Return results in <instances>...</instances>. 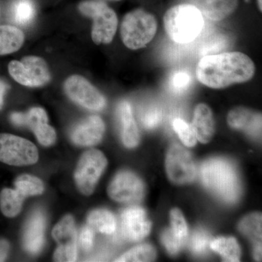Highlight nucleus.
Returning a JSON list of instances; mask_svg holds the SVG:
<instances>
[{
	"label": "nucleus",
	"instance_id": "f257e3e1",
	"mask_svg": "<svg viewBox=\"0 0 262 262\" xmlns=\"http://www.w3.org/2000/svg\"><path fill=\"white\" fill-rule=\"evenodd\" d=\"M256 67L250 57L241 52H228L203 57L196 67L201 83L214 89L244 83L253 78Z\"/></svg>",
	"mask_w": 262,
	"mask_h": 262
},
{
	"label": "nucleus",
	"instance_id": "f03ea898",
	"mask_svg": "<svg viewBox=\"0 0 262 262\" xmlns=\"http://www.w3.org/2000/svg\"><path fill=\"white\" fill-rule=\"evenodd\" d=\"M201 177L205 187L225 203H234L241 195L238 173L229 160L220 158L206 160L202 165Z\"/></svg>",
	"mask_w": 262,
	"mask_h": 262
},
{
	"label": "nucleus",
	"instance_id": "7ed1b4c3",
	"mask_svg": "<svg viewBox=\"0 0 262 262\" xmlns=\"http://www.w3.org/2000/svg\"><path fill=\"white\" fill-rule=\"evenodd\" d=\"M164 28L175 42L186 44L192 42L204 27L203 14L191 4L175 5L167 10L163 17Z\"/></svg>",
	"mask_w": 262,
	"mask_h": 262
},
{
	"label": "nucleus",
	"instance_id": "20e7f679",
	"mask_svg": "<svg viewBox=\"0 0 262 262\" xmlns=\"http://www.w3.org/2000/svg\"><path fill=\"white\" fill-rule=\"evenodd\" d=\"M157 29L158 23L154 15L139 8L124 16L120 26V35L127 48L139 50L152 40Z\"/></svg>",
	"mask_w": 262,
	"mask_h": 262
},
{
	"label": "nucleus",
	"instance_id": "39448f33",
	"mask_svg": "<svg viewBox=\"0 0 262 262\" xmlns=\"http://www.w3.org/2000/svg\"><path fill=\"white\" fill-rule=\"evenodd\" d=\"M79 10L85 16L93 19L92 39L95 44H110L116 34L118 18L112 8L101 1H84Z\"/></svg>",
	"mask_w": 262,
	"mask_h": 262
},
{
	"label": "nucleus",
	"instance_id": "423d86ee",
	"mask_svg": "<svg viewBox=\"0 0 262 262\" xmlns=\"http://www.w3.org/2000/svg\"><path fill=\"white\" fill-rule=\"evenodd\" d=\"M107 165V160L101 151L90 149L81 156L75 170L76 185L84 195L94 192L98 181Z\"/></svg>",
	"mask_w": 262,
	"mask_h": 262
},
{
	"label": "nucleus",
	"instance_id": "0eeeda50",
	"mask_svg": "<svg viewBox=\"0 0 262 262\" xmlns=\"http://www.w3.org/2000/svg\"><path fill=\"white\" fill-rule=\"evenodd\" d=\"M38 159V150L31 141L12 134H0V162L24 166L34 165Z\"/></svg>",
	"mask_w": 262,
	"mask_h": 262
},
{
	"label": "nucleus",
	"instance_id": "6e6552de",
	"mask_svg": "<svg viewBox=\"0 0 262 262\" xmlns=\"http://www.w3.org/2000/svg\"><path fill=\"white\" fill-rule=\"evenodd\" d=\"M8 71L16 82L28 87L45 85L51 80L47 63L37 56H26L21 61L10 62Z\"/></svg>",
	"mask_w": 262,
	"mask_h": 262
},
{
	"label": "nucleus",
	"instance_id": "1a4fd4ad",
	"mask_svg": "<svg viewBox=\"0 0 262 262\" xmlns=\"http://www.w3.org/2000/svg\"><path fill=\"white\" fill-rule=\"evenodd\" d=\"M64 91L72 101L88 110L99 111L106 106L103 95L82 76L69 77L64 83Z\"/></svg>",
	"mask_w": 262,
	"mask_h": 262
},
{
	"label": "nucleus",
	"instance_id": "9d476101",
	"mask_svg": "<svg viewBox=\"0 0 262 262\" xmlns=\"http://www.w3.org/2000/svg\"><path fill=\"white\" fill-rule=\"evenodd\" d=\"M165 168L169 179L176 184H187L196 177V164L192 155L179 144H173L169 148Z\"/></svg>",
	"mask_w": 262,
	"mask_h": 262
},
{
	"label": "nucleus",
	"instance_id": "9b49d317",
	"mask_svg": "<svg viewBox=\"0 0 262 262\" xmlns=\"http://www.w3.org/2000/svg\"><path fill=\"white\" fill-rule=\"evenodd\" d=\"M145 187L142 181L130 171H121L115 176L108 187V196L119 203L134 204L144 198Z\"/></svg>",
	"mask_w": 262,
	"mask_h": 262
},
{
	"label": "nucleus",
	"instance_id": "f8f14e48",
	"mask_svg": "<svg viewBox=\"0 0 262 262\" xmlns=\"http://www.w3.org/2000/svg\"><path fill=\"white\" fill-rule=\"evenodd\" d=\"M10 120L15 125L32 129L38 141L43 146H51L56 140V131L48 125L47 114L42 108L34 107L27 113H13L10 115Z\"/></svg>",
	"mask_w": 262,
	"mask_h": 262
},
{
	"label": "nucleus",
	"instance_id": "ddd939ff",
	"mask_svg": "<svg viewBox=\"0 0 262 262\" xmlns=\"http://www.w3.org/2000/svg\"><path fill=\"white\" fill-rule=\"evenodd\" d=\"M52 236L58 245L54 253L55 261H75L77 256V234L73 217L70 215L63 217L55 226Z\"/></svg>",
	"mask_w": 262,
	"mask_h": 262
},
{
	"label": "nucleus",
	"instance_id": "4468645a",
	"mask_svg": "<svg viewBox=\"0 0 262 262\" xmlns=\"http://www.w3.org/2000/svg\"><path fill=\"white\" fill-rule=\"evenodd\" d=\"M120 234L128 241H139L149 234L151 223L146 212L139 207H130L120 215Z\"/></svg>",
	"mask_w": 262,
	"mask_h": 262
},
{
	"label": "nucleus",
	"instance_id": "2eb2a0df",
	"mask_svg": "<svg viewBox=\"0 0 262 262\" xmlns=\"http://www.w3.org/2000/svg\"><path fill=\"white\" fill-rule=\"evenodd\" d=\"M105 132L102 119L92 115L79 122L71 132V139L79 146H90L98 144Z\"/></svg>",
	"mask_w": 262,
	"mask_h": 262
},
{
	"label": "nucleus",
	"instance_id": "dca6fc26",
	"mask_svg": "<svg viewBox=\"0 0 262 262\" xmlns=\"http://www.w3.org/2000/svg\"><path fill=\"white\" fill-rule=\"evenodd\" d=\"M229 126L244 131L255 139H261V115L244 107L231 110L227 116Z\"/></svg>",
	"mask_w": 262,
	"mask_h": 262
},
{
	"label": "nucleus",
	"instance_id": "f3484780",
	"mask_svg": "<svg viewBox=\"0 0 262 262\" xmlns=\"http://www.w3.org/2000/svg\"><path fill=\"white\" fill-rule=\"evenodd\" d=\"M46 217L42 212H34L26 225L23 236L24 248L32 254L38 253L44 244Z\"/></svg>",
	"mask_w": 262,
	"mask_h": 262
},
{
	"label": "nucleus",
	"instance_id": "a211bd4d",
	"mask_svg": "<svg viewBox=\"0 0 262 262\" xmlns=\"http://www.w3.org/2000/svg\"><path fill=\"white\" fill-rule=\"evenodd\" d=\"M208 19L220 21L227 18L237 9L238 0H188Z\"/></svg>",
	"mask_w": 262,
	"mask_h": 262
},
{
	"label": "nucleus",
	"instance_id": "6ab92c4d",
	"mask_svg": "<svg viewBox=\"0 0 262 262\" xmlns=\"http://www.w3.org/2000/svg\"><path fill=\"white\" fill-rule=\"evenodd\" d=\"M117 115L121 125V136L123 144L128 148L136 147L140 141V135L133 115L130 103L127 101H122L117 108Z\"/></svg>",
	"mask_w": 262,
	"mask_h": 262
},
{
	"label": "nucleus",
	"instance_id": "aec40b11",
	"mask_svg": "<svg viewBox=\"0 0 262 262\" xmlns=\"http://www.w3.org/2000/svg\"><path fill=\"white\" fill-rule=\"evenodd\" d=\"M192 126L196 138L203 144L209 142L214 134L215 123L211 108L205 103L196 106Z\"/></svg>",
	"mask_w": 262,
	"mask_h": 262
},
{
	"label": "nucleus",
	"instance_id": "412c9836",
	"mask_svg": "<svg viewBox=\"0 0 262 262\" xmlns=\"http://www.w3.org/2000/svg\"><path fill=\"white\" fill-rule=\"evenodd\" d=\"M24 34L14 26H0V55L10 54L21 48Z\"/></svg>",
	"mask_w": 262,
	"mask_h": 262
},
{
	"label": "nucleus",
	"instance_id": "4be33fe9",
	"mask_svg": "<svg viewBox=\"0 0 262 262\" xmlns=\"http://www.w3.org/2000/svg\"><path fill=\"white\" fill-rule=\"evenodd\" d=\"M13 23L20 26H28L36 15V8L32 0H13L9 12Z\"/></svg>",
	"mask_w": 262,
	"mask_h": 262
},
{
	"label": "nucleus",
	"instance_id": "5701e85b",
	"mask_svg": "<svg viewBox=\"0 0 262 262\" xmlns=\"http://www.w3.org/2000/svg\"><path fill=\"white\" fill-rule=\"evenodd\" d=\"M25 198L14 189L5 188L0 192V210L5 216L13 218L20 213Z\"/></svg>",
	"mask_w": 262,
	"mask_h": 262
},
{
	"label": "nucleus",
	"instance_id": "b1692460",
	"mask_svg": "<svg viewBox=\"0 0 262 262\" xmlns=\"http://www.w3.org/2000/svg\"><path fill=\"white\" fill-rule=\"evenodd\" d=\"M87 222L94 231L101 233L111 234L116 230V219L107 210L98 209L91 212L88 216Z\"/></svg>",
	"mask_w": 262,
	"mask_h": 262
},
{
	"label": "nucleus",
	"instance_id": "393cba45",
	"mask_svg": "<svg viewBox=\"0 0 262 262\" xmlns=\"http://www.w3.org/2000/svg\"><path fill=\"white\" fill-rule=\"evenodd\" d=\"M210 248L222 255L227 261H239L241 258V248L234 237H220L213 239L210 244Z\"/></svg>",
	"mask_w": 262,
	"mask_h": 262
},
{
	"label": "nucleus",
	"instance_id": "a878e982",
	"mask_svg": "<svg viewBox=\"0 0 262 262\" xmlns=\"http://www.w3.org/2000/svg\"><path fill=\"white\" fill-rule=\"evenodd\" d=\"M261 214L254 213L241 221L239 229L254 245L261 244Z\"/></svg>",
	"mask_w": 262,
	"mask_h": 262
},
{
	"label": "nucleus",
	"instance_id": "bb28decb",
	"mask_svg": "<svg viewBox=\"0 0 262 262\" xmlns=\"http://www.w3.org/2000/svg\"><path fill=\"white\" fill-rule=\"evenodd\" d=\"M15 189L24 198L39 195L44 192V184L37 177L29 174L20 176L15 181Z\"/></svg>",
	"mask_w": 262,
	"mask_h": 262
},
{
	"label": "nucleus",
	"instance_id": "cd10ccee",
	"mask_svg": "<svg viewBox=\"0 0 262 262\" xmlns=\"http://www.w3.org/2000/svg\"><path fill=\"white\" fill-rule=\"evenodd\" d=\"M156 251L150 245L144 244L137 246L127 251L116 261H151L155 260Z\"/></svg>",
	"mask_w": 262,
	"mask_h": 262
},
{
	"label": "nucleus",
	"instance_id": "c85d7f7f",
	"mask_svg": "<svg viewBox=\"0 0 262 262\" xmlns=\"http://www.w3.org/2000/svg\"><path fill=\"white\" fill-rule=\"evenodd\" d=\"M172 125H173V130L178 134L179 137L180 138L184 145L188 147L195 146L196 138L192 125L181 118L174 119Z\"/></svg>",
	"mask_w": 262,
	"mask_h": 262
},
{
	"label": "nucleus",
	"instance_id": "c756f323",
	"mask_svg": "<svg viewBox=\"0 0 262 262\" xmlns=\"http://www.w3.org/2000/svg\"><path fill=\"white\" fill-rule=\"evenodd\" d=\"M211 244V237L206 230L196 229L189 239V248L196 255L205 254Z\"/></svg>",
	"mask_w": 262,
	"mask_h": 262
},
{
	"label": "nucleus",
	"instance_id": "7c9ffc66",
	"mask_svg": "<svg viewBox=\"0 0 262 262\" xmlns=\"http://www.w3.org/2000/svg\"><path fill=\"white\" fill-rule=\"evenodd\" d=\"M170 222H171L170 230L172 233L179 241L186 244L188 236V228L182 212L177 208L172 210L170 212Z\"/></svg>",
	"mask_w": 262,
	"mask_h": 262
},
{
	"label": "nucleus",
	"instance_id": "2f4dec72",
	"mask_svg": "<svg viewBox=\"0 0 262 262\" xmlns=\"http://www.w3.org/2000/svg\"><path fill=\"white\" fill-rule=\"evenodd\" d=\"M162 120V113L160 108L151 107L147 108L141 115L142 125L146 129H153L158 126Z\"/></svg>",
	"mask_w": 262,
	"mask_h": 262
},
{
	"label": "nucleus",
	"instance_id": "473e14b6",
	"mask_svg": "<svg viewBox=\"0 0 262 262\" xmlns=\"http://www.w3.org/2000/svg\"><path fill=\"white\" fill-rule=\"evenodd\" d=\"M161 241L167 251L172 255L178 253L185 244L173 235L170 229L164 231L162 234Z\"/></svg>",
	"mask_w": 262,
	"mask_h": 262
},
{
	"label": "nucleus",
	"instance_id": "72a5a7b5",
	"mask_svg": "<svg viewBox=\"0 0 262 262\" xmlns=\"http://www.w3.org/2000/svg\"><path fill=\"white\" fill-rule=\"evenodd\" d=\"M191 82V77L187 72L179 71L174 73L170 80V88L174 92H183L187 89Z\"/></svg>",
	"mask_w": 262,
	"mask_h": 262
},
{
	"label": "nucleus",
	"instance_id": "f704fd0d",
	"mask_svg": "<svg viewBox=\"0 0 262 262\" xmlns=\"http://www.w3.org/2000/svg\"><path fill=\"white\" fill-rule=\"evenodd\" d=\"M94 230L89 225L84 226L80 232L81 247L84 251H91L94 246Z\"/></svg>",
	"mask_w": 262,
	"mask_h": 262
},
{
	"label": "nucleus",
	"instance_id": "c9c22d12",
	"mask_svg": "<svg viewBox=\"0 0 262 262\" xmlns=\"http://www.w3.org/2000/svg\"><path fill=\"white\" fill-rule=\"evenodd\" d=\"M10 243L7 239H0V262L5 261L9 255Z\"/></svg>",
	"mask_w": 262,
	"mask_h": 262
},
{
	"label": "nucleus",
	"instance_id": "e433bc0d",
	"mask_svg": "<svg viewBox=\"0 0 262 262\" xmlns=\"http://www.w3.org/2000/svg\"><path fill=\"white\" fill-rule=\"evenodd\" d=\"M8 89V85L3 81L0 80V110L4 103V96Z\"/></svg>",
	"mask_w": 262,
	"mask_h": 262
},
{
	"label": "nucleus",
	"instance_id": "4c0bfd02",
	"mask_svg": "<svg viewBox=\"0 0 262 262\" xmlns=\"http://www.w3.org/2000/svg\"><path fill=\"white\" fill-rule=\"evenodd\" d=\"M254 257L257 261L261 260V244L254 245Z\"/></svg>",
	"mask_w": 262,
	"mask_h": 262
},
{
	"label": "nucleus",
	"instance_id": "58836bf2",
	"mask_svg": "<svg viewBox=\"0 0 262 262\" xmlns=\"http://www.w3.org/2000/svg\"><path fill=\"white\" fill-rule=\"evenodd\" d=\"M257 5H258V10H259L261 12V10H262L261 0H257Z\"/></svg>",
	"mask_w": 262,
	"mask_h": 262
},
{
	"label": "nucleus",
	"instance_id": "ea45409f",
	"mask_svg": "<svg viewBox=\"0 0 262 262\" xmlns=\"http://www.w3.org/2000/svg\"><path fill=\"white\" fill-rule=\"evenodd\" d=\"M114 1H120V0H114Z\"/></svg>",
	"mask_w": 262,
	"mask_h": 262
}]
</instances>
